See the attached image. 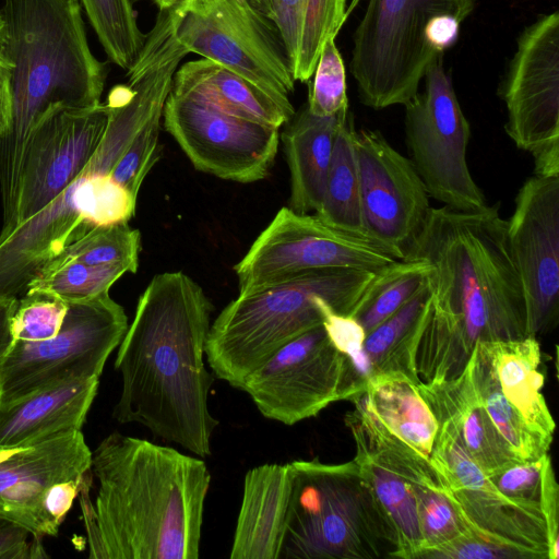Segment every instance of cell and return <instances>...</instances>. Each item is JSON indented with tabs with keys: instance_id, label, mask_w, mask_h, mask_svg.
<instances>
[{
	"instance_id": "obj_13",
	"label": "cell",
	"mask_w": 559,
	"mask_h": 559,
	"mask_svg": "<svg viewBox=\"0 0 559 559\" xmlns=\"http://www.w3.org/2000/svg\"><path fill=\"white\" fill-rule=\"evenodd\" d=\"M377 242L282 207L234 266L239 294L248 295L297 274L321 269L377 272L396 261Z\"/></svg>"
},
{
	"instance_id": "obj_36",
	"label": "cell",
	"mask_w": 559,
	"mask_h": 559,
	"mask_svg": "<svg viewBox=\"0 0 559 559\" xmlns=\"http://www.w3.org/2000/svg\"><path fill=\"white\" fill-rule=\"evenodd\" d=\"M346 0H307L297 58L292 67L295 81L313 75L325 41L335 37L346 19Z\"/></svg>"
},
{
	"instance_id": "obj_12",
	"label": "cell",
	"mask_w": 559,
	"mask_h": 559,
	"mask_svg": "<svg viewBox=\"0 0 559 559\" xmlns=\"http://www.w3.org/2000/svg\"><path fill=\"white\" fill-rule=\"evenodd\" d=\"M239 390L265 418L287 426L361 393L349 359L322 324L282 345L246 377Z\"/></svg>"
},
{
	"instance_id": "obj_45",
	"label": "cell",
	"mask_w": 559,
	"mask_h": 559,
	"mask_svg": "<svg viewBox=\"0 0 559 559\" xmlns=\"http://www.w3.org/2000/svg\"><path fill=\"white\" fill-rule=\"evenodd\" d=\"M13 69L8 53V33L3 14L0 10V80L9 82Z\"/></svg>"
},
{
	"instance_id": "obj_19",
	"label": "cell",
	"mask_w": 559,
	"mask_h": 559,
	"mask_svg": "<svg viewBox=\"0 0 559 559\" xmlns=\"http://www.w3.org/2000/svg\"><path fill=\"white\" fill-rule=\"evenodd\" d=\"M510 249L525 293L533 336L559 317V177L528 178L507 221Z\"/></svg>"
},
{
	"instance_id": "obj_8",
	"label": "cell",
	"mask_w": 559,
	"mask_h": 559,
	"mask_svg": "<svg viewBox=\"0 0 559 559\" xmlns=\"http://www.w3.org/2000/svg\"><path fill=\"white\" fill-rule=\"evenodd\" d=\"M176 39L292 106L295 80L273 22L248 0H187L170 10Z\"/></svg>"
},
{
	"instance_id": "obj_18",
	"label": "cell",
	"mask_w": 559,
	"mask_h": 559,
	"mask_svg": "<svg viewBox=\"0 0 559 559\" xmlns=\"http://www.w3.org/2000/svg\"><path fill=\"white\" fill-rule=\"evenodd\" d=\"M361 207L367 238L405 259L431 209L412 160L378 131L355 130Z\"/></svg>"
},
{
	"instance_id": "obj_29",
	"label": "cell",
	"mask_w": 559,
	"mask_h": 559,
	"mask_svg": "<svg viewBox=\"0 0 559 559\" xmlns=\"http://www.w3.org/2000/svg\"><path fill=\"white\" fill-rule=\"evenodd\" d=\"M355 130L353 117L348 111L338 124L324 192L313 214L331 227L367 238L354 144Z\"/></svg>"
},
{
	"instance_id": "obj_26",
	"label": "cell",
	"mask_w": 559,
	"mask_h": 559,
	"mask_svg": "<svg viewBox=\"0 0 559 559\" xmlns=\"http://www.w3.org/2000/svg\"><path fill=\"white\" fill-rule=\"evenodd\" d=\"M349 109L331 117L312 115L307 105L286 123L282 140L290 174L289 206L316 212L321 203L338 124Z\"/></svg>"
},
{
	"instance_id": "obj_21",
	"label": "cell",
	"mask_w": 559,
	"mask_h": 559,
	"mask_svg": "<svg viewBox=\"0 0 559 559\" xmlns=\"http://www.w3.org/2000/svg\"><path fill=\"white\" fill-rule=\"evenodd\" d=\"M350 401L355 408L344 420L355 442L353 460L395 526L397 558L417 559L423 540L413 485L403 469L407 447L373 416L361 395Z\"/></svg>"
},
{
	"instance_id": "obj_10",
	"label": "cell",
	"mask_w": 559,
	"mask_h": 559,
	"mask_svg": "<svg viewBox=\"0 0 559 559\" xmlns=\"http://www.w3.org/2000/svg\"><path fill=\"white\" fill-rule=\"evenodd\" d=\"M540 364L536 336L479 342L467 362L480 402L519 462L547 454L554 438Z\"/></svg>"
},
{
	"instance_id": "obj_44",
	"label": "cell",
	"mask_w": 559,
	"mask_h": 559,
	"mask_svg": "<svg viewBox=\"0 0 559 559\" xmlns=\"http://www.w3.org/2000/svg\"><path fill=\"white\" fill-rule=\"evenodd\" d=\"M16 297H0V362L14 342L12 333V317L17 304Z\"/></svg>"
},
{
	"instance_id": "obj_32",
	"label": "cell",
	"mask_w": 559,
	"mask_h": 559,
	"mask_svg": "<svg viewBox=\"0 0 559 559\" xmlns=\"http://www.w3.org/2000/svg\"><path fill=\"white\" fill-rule=\"evenodd\" d=\"M80 3L109 61L128 70L146 39L139 28L131 0H80Z\"/></svg>"
},
{
	"instance_id": "obj_37",
	"label": "cell",
	"mask_w": 559,
	"mask_h": 559,
	"mask_svg": "<svg viewBox=\"0 0 559 559\" xmlns=\"http://www.w3.org/2000/svg\"><path fill=\"white\" fill-rule=\"evenodd\" d=\"M309 99V111L318 117L335 116L348 108L346 74L335 37L329 38L319 56Z\"/></svg>"
},
{
	"instance_id": "obj_48",
	"label": "cell",
	"mask_w": 559,
	"mask_h": 559,
	"mask_svg": "<svg viewBox=\"0 0 559 559\" xmlns=\"http://www.w3.org/2000/svg\"><path fill=\"white\" fill-rule=\"evenodd\" d=\"M153 1L158 5L159 10L168 11V10H173V9L179 7L187 0H153Z\"/></svg>"
},
{
	"instance_id": "obj_28",
	"label": "cell",
	"mask_w": 559,
	"mask_h": 559,
	"mask_svg": "<svg viewBox=\"0 0 559 559\" xmlns=\"http://www.w3.org/2000/svg\"><path fill=\"white\" fill-rule=\"evenodd\" d=\"M430 300L427 281L406 304L366 335L362 349L370 365V377L402 372L420 382L415 357Z\"/></svg>"
},
{
	"instance_id": "obj_15",
	"label": "cell",
	"mask_w": 559,
	"mask_h": 559,
	"mask_svg": "<svg viewBox=\"0 0 559 559\" xmlns=\"http://www.w3.org/2000/svg\"><path fill=\"white\" fill-rule=\"evenodd\" d=\"M163 118L166 131L198 170L240 183L270 175L278 150V129L173 91Z\"/></svg>"
},
{
	"instance_id": "obj_4",
	"label": "cell",
	"mask_w": 559,
	"mask_h": 559,
	"mask_svg": "<svg viewBox=\"0 0 559 559\" xmlns=\"http://www.w3.org/2000/svg\"><path fill=\"white\" fill-rule=\"evenodd\" d=\"M10 124L0 136L3 223L14 209L24 150L35 126L52 110L100 103L108 66L92 52L80 0H3Z\"/></svg>"
},
{
	"instance_id": "obj_34",
	"label": "cell",
	"mask_w": 559,
	"mask_h": 559,
	"mask_svg": "<svg viewBox=\"0 0 559 559\" xmlns=\"http://www.w3.org/2000/svg\"><path fill=\"white\" fill-rule=\"evenodd\" d=\"M127 272L120 266H90L64 261L44 269L27 286L25 293H44L64 302L82 301L109 288Z\"/></svg>"
},
{
	"instance_id": "obj_38",
	"label": "cell",
	"mask_w": 559,
	"mask_h": 559,
	"mask_svg": "<svg viewBox=\"0 0 559 559\" xmlns=\"http://www.w3.org/2000/svg\"><path fill=\"white\" fill-rule=\"evenodd\" d=\"M68 304L44 293H25L12 317L14 341L36 342L55 336L64 320Z\"/></svg>"
},
{
	"instance_id": "obj_5",
	"label": "cell",
	"mask_w": 559,
	"mask_h": 559,
	"mask_svg": "<svg viewBox=\"0 0 559 559\" xmlns=\"http://www.w3.org/2000/svg\"><path fill=\"white\" fill-rule=\"evenodd\" d=\"M373 272L312 270L261 290L238 295L216 317L205 344L213 376L239 389L282 345L322 324L317 298L350 316Z\"/></svg>"
},
{
	"instance_id": "obj_30",
	"label": "cell",
	"mask_w": 559,
	"mask_h": 559,
	"mask_svg": "<svg viewBox=\"0 0 559 559\" xmlns=\"http://www.w3.org/2000/svg\"><path fill=\"white\" fill-rule=\"evenodd\" d=\"M430 265L420 259H397L374 272L350 317L366 334L406 304L428 281Z\"/></svg>"
},
{
	"instance_id": "obj_41",
	"label": "cell",
	"mask_w": 559,
	"mask_h": 559,
	"mask_svg": "<svg viewBox=\"0 0 559 559\" xmlns=\"http://www.w3.org/2000/svg\"><path fill=\"white\" fill-rule=\"evenodd\" d=\"M418 559H533L516 547L496 542L474 528L443 544L425 551Z\"/></svg>"
},
{
	"instance_id": "obj_24",
	"label": "cell",
	"mask_w": 559,
	"mask_h": 559,
	"mask_svg": "<svg viewBox=\"0 0 559 559\" xmlns=\"http://www.w3.org/2000/svg\"><path fill=\"white\" fill-rule=\"evenodd\" d=\"M171 91L276 129L295 115L293 105L281 103L240 74L204 58L180 66L175 72Z\"/></svg>"
},
{
	"instance_id": "obj_20",
	"label": "cell",
	"mask_w": 559,
	"mask_h": 559,
	"mask_svg": "<svg viewBox=\"0 0 559 559\" xmlns=\"http://www.w3.org/2000/svg\"><path fill=\"white\" fill-rule=\"evenodd\" d=\"M91 466L92 451L81 430L0 450V518L23 525L34 536H56L59 528L46 513V496L58 483L82 479Z\"/></svg>"
},
{
	"instance_id": "obj_1",
	"label": "cell",
	"mask_w": 559,
	"mask_h": 559,
	"mask_svg": "<svg viewBox=\"0 0 559 559\" xmlns=\"http://www.w3.org/2000/svg\"><path fill=\"white\" fill-rule=\"evenodd\" d=\"M405 259L426 261L430 306L415 364L424 383L457 377L479 342L533 336L499 205L431 207Z\"/></svg>"
},
{
	"instance_id": "obj_27",
	"label": "cell",
	"mask_w": 559,
	"mask_h": 559,
	"mask_svg": "<svg viewBox=\"0 0 559 559\" xmlns=\"http://www.w3.org/2000/svg\"><path fill=\"white\" fill-rule=\"evenodd\" d=\"M418 383L402 372L377 373L367 380L360 394L390 433L431 461L439 424Z\"/></svg>"
},
{
	"instance_id": "obj_17",
	"label": "cell",
	"mask_w": 559,
	"mask_h": 559,
	"mask_svg": "<svg viewBox=\"0 0 559 559\" xmlns=\"http://www.w3.org/2000/svg\"><path fill=\"white\" fill-rule=\"evenodd\" d=\"M107 121L105 103L52 110L39 120L24 150L13 213L0 235L35 216L80 176L96 151Z\"/></svg>"
},
{
	"instance_id": "obj_40",
	"label": "cell",
	"mask_w": 559,
	"mask_h": 559,
	"mask_svg": "<svg viewBox=\"0 0 559 559\" xmlns=\"http://www.w3.org/2000/svg\"><path fill=\"white\" fill-rule=\"evenodd\" d=\"M160 120L143 130L127 147L112 167L109 176L138 198L146 175L159 159Z\"/></svg>"
},
{
	"instance_id": "obj_2",
	"label": "cell",
	"mask_w": 559,
	"mask_h": 559,
	"mask_svg": "<svg viewBox=\"0 0 559 559\" xmlns=\"http://www.w3.org/2000/svg\"><path fill=\"white\" fill-rule=\"evenodd\" d=\"M212 305L182 272L155 275L139 298L115 368L121 392L112 417L140 424L200 457L218 425L209 408L214 381L204 364Z\"/></svg>"
},
{
	"instance_id": "obj_42",
	"label": "cell",
	"mask_w": 559,
	"mask_h": 559,
	"mask_svg": "<svg viewBox=\"0 0 559 559\" xmlns=\"http://www.w3.org/2000/svg\"><path fill=\"white\" fill-rule=\"evenodd\" d=\"M307 0H273L272 22L285 47L290 70L297 58Z\"/></svg>"
},
{
	"instance_id": "obj_14",
	"label": "cell",
	"mask_w": 559,
	"mask_h": 559,
	"mask_svg": "<svg viewBox=\"0 0 559 559\" xmlns=\"http://www.w3.org/2000/svg\"><path fill=\"white\" fill-rule=\"evenodd\" d=\"M500 95L506 132L534 158V175L559 177V12L542 15L518 38Z\"/></svg>"
},
{
	"instance_id": "obj_9",
	"label": "cell",
	"mask_w": 559,
	"mask_h": 559,
	"mask_svg": "<svg viewBox=\"0 0 559 559\" xmlns=\"http://www.w3.org/2000/svg\"><path fill=\"white\" fill-rule=\"evenodd\" d=\"M129 326L109 293L68 302L59 332L47 340L14 341L0 362V403L68 379L99 378Z\"/></svg>"
},
{
	"instance_id": "obj_23",
	"label": "cell",
	"mask_w": 559,
	"mask_h": 559,
	"mask_svg": "<svg viewBox=\"0 0 559 559\" xmlns=\"http://www.w3.org/2000/svg\"><path fill=\"white\" fill-rule=\"evenodd\" d=\"M292 491L287 464H262L247 472L230 559H280Z\"/></svg>"
},
{
	"instance_id": "obj_33",
	"label": "cell",
	"mask_w": 559,
	"mask_h": 559,
	"mask_svg": "<svg viewBox=\"0 0 559 559\" xmlns=\"http://www.w3.org/2000/svg\"><path fill=\"white\" fill-rule=\"evenodd\" d=\"M140 249L141 234L128 223L96 226L67 246L46 267L76 261L90 266H120L135 273Z\"/></svg>"
},
{
	"instance_id": "obj_7",
	"label": "cell",
	"mask_w": 559,
	"mask_h": 559,
	"mask_svg": "<svg viewBox=\"0 0 559 559\" xmlns=\"http://www.w3.org/2000/svg\"><path fill=\"white\" fill-rule=\"evenodd\" d=\"M474 5L475 0H369L350 61L360 102L383 109L412 100Z\"/></svg>"
},
{
	"instance_id": "obj_31",
	"label": "cell",
	"mask_w": 559,
	"mask_h": 559,
	"mask_svg": "<svg viewBox=\"0 0 559 559\" xmlns=\"http://www.w3.org/2000/svg\"><path fill=\"white\" fill-rule=\"evenodd\" d=\"M498 490L520 507L542 516L559 537V486L549 454L513 462L488 475Z\"/></svg>"
},
{
	"instance_id": "obj_22",
	"label": "cell",
	"mask_w": 559,
	"mask_h": 559,
	"mask_svg": "<svg viewBox=\"0 0 559 559\" xmlns=\"http://www.w3.org/2000/svg\"><path fill=\"white\" fill-rule=\"evenodd\" d=\"M99 378L68 379L0 403V450L28 447L55 435L81 430Z\"/></svg>"
},
{
	"instance_id": "obj_3",
	"label": "cell",
	"mask_w": 559,
	"mask_h": 559,
	"mask_svg": "<svg viewBox=\"0 0 559 559\" xmlns=\"http://www.w3.org/2000/svg\"><path fill=\"white\" fill-rule=\"evenodd\" d=\"M211 484L205 462L112 432L79 492L91 559H197Z\"/></svg>"
},
{
	"instance_id": "obj_43",
	"label": "cell",
	"mask_w": 559,
	"mask_h": 559,
	"mask_svg": "<svg viewBox=\"0 0 559 559\" xmlns=\"http://www.w3.org/2000/svg\"><path fill=\"white\" fill-rule=\"evenodd\" d=\"M41 537L21 524L0 518V559L47 558Z\"/></svg>"
},
{
	"instance_id": "obj_46",
	"label": "cell",
	"mask_w": 559,
	"mask_h": 559,
	"mask_svg": "<svg viewBox=\"0 0 559 559\" xmlns=\"http://www.w3.org/2000/svg\"><path fill=\"white\" fill-rule=\"evenodd\" d=\"M11 117V95L9 82L0 80V136L4 135Z\"/></svg>"
},
{
	"instance_id": "obj_39",
	"label": "cell",
	"mask_w": 559,
	"mask_h": 559,
	"mask_svg": "<svg viewBox=\"0 0 559 559\" xmlns=\"http://www.w3.org/2000/svg\"><path fill=\"white\" fill-rule=\"evenodd\" d=\"M322 314V325L333 345L350 361L355 379L361 391L370 377V365L364 354L366 332L356 319L340 314L321 298H317Z\"/></svg>"
},
{
	"instance_id": "obj_11",
	"label": "cell",
	"mask_w": 559,
	"mask_h": 559,
	"mask_svg": "<svg viewBox=\"0 0 559 559\" xmlns=\"http://www.w3.org/2000/svg\"><path fill=\"white\" fill-rule=\"evenodd\" d=\"M423 80L424 91L404 106L409 159L429 197L456 211L481 210L486 198L466 159L471 128L444 70L443 53L432 60Z\"/></svg>"
},
{
	"instance_id": "obj_47",
	"label": "cell",
	"mask_w": 559,
	"mask_h": 559,
	"mask_svg": "<svg viewBox=\"0 0 559 559\" xmlns=\"http://www.w3.org/2000/svg\"><path fill=\"white\" fill-rule=\"evenodd\" d=\"M251 5L272 21L273 15V0H248Z\"/></svg>"
},
{
	"instance_id": "obj_16",
	"label": "cell",
	"mask_w": 559,
	"mask_h": 559,
	"mask_svg": "<svg viewBox=\"0 0 559 559\" xmlns=\"http://www.w3.org/2000/svg\"><path fill=\"white\" fill-rule=\"evenodd\" d=\"M435 415L439 428L431 464L468 525L533 559H557L559 537L552 536L546 521L502 495L468 455L452 421Z\"/></svg>"
},
{
	"instance_id": "obj_6",
	"label": "cell",
	"mask_w": 559,
	"mask_h": 559,
	"mask_svg": "<svg viewBox=\"0 0 559 559\" xmlns=\"http://www.w3.org/2000/svg\"><path fill=\"white\" fill-rule=\"evenodd\" d=\"M292 491L281 559L397 558L390 516L354 460L289 462Z\"/></svg>"
},
{
	"instance_id": "obj_35",
	"label": "cell",
	"mask_w": 559,
	"mask_h": 559,
	"mask_svg": "<svg viewBox=\"0 0 559 559\" xmlns=\"http://www.w3.org/2000/svg\"><path fill=\"white\" fill-rule=\"evenodd\" d=\"M413 492L423 540L417 559L472 528L442 483H416Z\"/></svg>"
},
{
	"instance_id": "obj_25",
	"label": "cell",
	"mask_w": 559,
	"mask_h": 559,
	"mask_svg": "<svg viewBox=\"0 0 559 559\" xmlns=\"http://www.w3.org/2000/svg\"><path fill=\"white\" fill-rule=\"evenodd\" d=\"M418 388L433 413L452 421L468 455L485 474L519 462L480 402L467 365L455 378L419 382Z\"/></svg>"
}]
</instances>
